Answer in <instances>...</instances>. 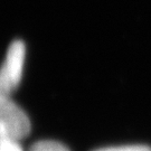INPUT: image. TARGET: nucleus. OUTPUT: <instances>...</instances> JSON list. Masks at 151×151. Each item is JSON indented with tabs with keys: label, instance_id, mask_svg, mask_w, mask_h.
Here are the masks:
<instances>
[{
	"label": "nucleus",
	"instance_id": "1",
	"mask_svg": "<svg viewBox=\"0 0 151 151\" xmlns=\"http://www.w3.org/2000/svg\"><path fill=\"white\" fill-rule=\"evenodd\" d=\"M26 60V45L14 40L7 49L5 60L0 66V96H10L20 84Z\"/></svg>",
	"mask_w": 151,
	"mask_h": 151
},
{
	"label": "nucleus",
	"instance_id": "2",
	"mask_svg": "<svg viewBox=\"0 0 151 151\" xmlns=\"http://www.w3.org/2000/svg\"><path fill=\"white\" fill-rule=\"evenodd\" d=\"M29 132L30 121L24 110L10 96H0V134L22 140Z\"/></svg>",
	"mask_w": 151,
	"mask_h": 151
},
{
	"label": "nucleus",
	"instance_id": "3",
	"mask_svg": "<svg viewBox=\"0 0 151 151\" xmlns=\"http://www.w3.org/2000/svg\"><path fill=\"white\" fill-rule=\"evenodd\" d=\"M29 151H70L67 147L64 146L63 143H60L57 141L44 140L35 142Z\"/></svg>",
	"mask_w": 151,
	"mask_h": 151
},
{
	"label": "nucleus",
	"instance_id": "4",
	"mask_svg": "<svg viewBox=\"0 0 151 151\" xmlns=\"http://www.w3.org/2000/svg\"><path fill=\"white\" fill-rule=\"evenodd\" d=\"M0 151H24L18 139L0 134Z\"/></svg>",
	"mask_w": 151,
	"mask_h": 151
},
{
	"label": "nucleus",
	"instance_id": "5",
	"mask_svg": "<svg viewBox=\"0 0 151 151\" xmlns=\"http://www.w3.org/2000/svg\"><path fill=\"white\" fill-rule=\"evenodd\" d=\"M99 151H151V149L147 146H124V147H115V148H108V149H102Z\"/></svg>",
	"mask_w": 151,
	"mask_h": 151
}]
</instances>
